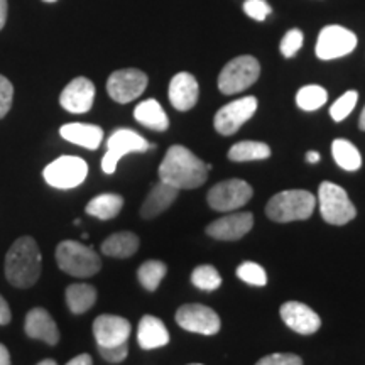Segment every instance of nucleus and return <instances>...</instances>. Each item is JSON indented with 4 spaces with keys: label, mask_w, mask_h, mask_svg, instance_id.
<instances>
[{
    "label": "nucleus",
    "mask_w": 365,
    "mask_h": 365,
    "mask_svg": "<svg viewBox=\"0 0 365 365\" xmlns=\"http://www.w3.org/2000/svg\"><path fill=\"white\" fill-rule=\"evenodd\" d=\"M56 262L61 271L75 277H91L102 269L98 254L75 240H65L58 245Z\"/></svg>",
    "instance_id": "4"
},
{
    "label": "nucleus",
    "mask_w": 365,
    "mask_h": 365,
    "mask_svg": "<svg viewBox=\"0 0 365 365\" xmlns=\"http://www.w3.org/2000/svg\"><path fill=\"white\" fill-rule=\"evenodd\" d=\"M244 12L247 14L250 19L262 22L267 19V16L272 12V9L266 0H245Z\"/></svg>",
    "instance_id": "35"
},
{
    "label": "nucleus",
    "mask_w": 365,
    "mask_h": 365,
    "mask_svg": "<svg viewBox=\"0 0 365 365\" xmlns=\"http://www.w3.org/2000/svg\"><path fill=\"white\" fill-rule=\"evenodd\" d=\"M252 195L254 190L247 181L234 178V180H225L213 186L208 191L207 202L215 212L230 213L247 205Z\"/></svg>",
    "instance_id": "8"
},
{
    "label": "nucleus",
    "mask_w": 365,
    "mask_h": 365,
    "mask_svg": "<svg viewBox=\"0 0 365 365\" xmlns=\"http://www.w3.org/2000/svg\"><path fill=\"white\" fill-rule=\"evenodd\" d=\"M200 86L191 73H178L170 83V102L176 110L188 112L198 102Z\"/></svg>",
    "instance_id": "18"
},
{
    "label": "nucleus",
    "mask_w": 365,
    "mask_h": 365,
    "mask_svg": "<svg viewBox=\"0 0 365 365\" xmlns=\"http://www.w3.org/2000/svg\"><path fill=\"white\" fill-rule=\"evenodd\" d=\"M271 156V148L257 140H242L237 143L228 150V159L235 163H247V161H261Z\"/></svg>",
    "instance_id": "27"
},
{
    "label": "nucleus",
    "mask_w": 365,
    "mask_h": 365,
    "mask_svg": "<svg viewBox=\"0 0 365 365\" xmlns=\"http://www.w3.org/2000/svg\"><path fill=\"white\" fill-rule=\"evenodd\" d=\"M328 100V93L323 86L319 85H307L303 86L296 95V103L301 110H307V112H313L322 108L323 105L327 103Z\"/></svg>",
    "instance_id": "30"
},
{
    "label": "nucleus",
    "mask_w": 365,
    "mask_h": 365,
    "mask_svg": "<svg viewBox=\"0 0 365 365\" xmlns=\"http://www.w3.org/2000/svg\"><path fill=\"white\" fill-rule=\"evenodd\" d=\"M357 100H359V93L355 90H350L341 95V97L330 107V115L333 120L335 122L345 120V118L352 113L355 105H357Z\"/></svg>",
    "instance_id": "33"
},
{
    "label": "nucleus",
    "mask_w": 365,
    "mask_h": 365,
    "mask_svg": "<svg viewBox=\"0 0 365 365\" xmlns=\"http://www.w3.org/2000/svg\"><path fill=\"white\" fill-rule=\"evenodd\" d=\"M191 282L202 291H215L222 284V276L213 266H198L191 272Z\"/></svg>",
    "instance_id": "31"
},
{
    "label": "nucleus",
    "mask_w": 365,
    "mask_h": 365,
    "mask_svg": "<svg viewBox=\"0 0 365 365\" xmlns=\"http://www.w3.org/2000/svg\"><path fill=\"white\" fill-rule=\"evenodd\" d=\"M359 127L365 132V107H364L362 113H360V118H359Z\"/></svg>",
    "instance_id": "44"
},
{
    "label": "nucleus",
    "mask_w": 365,
    "mask_h": 365,
    "mask_svg": "<svg viewBox=\"0 0 365 365\" xmlns=\"http://www.w3.org/2000/svg\"><path fill=\"white\" fill-rule=\"evenodd\" d=\"M38 365H58V364L54 362V360H51V359H46V360H43V362H39Z\"/></svg>",
    "instance_id": "45"
},
{
    "label": "nucleus",
    "mask_w": 365,
    "mask_h": 365,
    "mask_svg": "<svg viewBox=\"0 0 365 365\" xmlns=\"http://www.w3.org/2000/svg\"><path fill=\"white\" fill-rule=\"evenodd\" d=\"M303 41H304V36L299 29L287 31V33L284 34V38H282V41H281V46H279L282 56L293 58L294 54L301 49V46H303Z\"/></svg>",
    "instance_id": "34"
},
{
    "label": "nucleus",
    "mask_w": 365,
    "mask_h": 365,
    "mask_svg": "<svg viewBox=\"0 0 365 365\" xmlns=\"http://www.w3.org/2000/svg\"><path fill=\"white\" fill-rule=\"evenodd\" d=\"M95 85L85 76L71 80L59 95V103L70 113H86L93 107Z\"/></svg>",
    "instance_id": "17"
},
{
    "label": "nucleus",
    "mask_w": 365,
    "mask_h": 365,
    "mask_svg": "<svg viewBox=\"0 0 365 365\" xmlns=\"http://www.w3.org/2000/svg\"><path fill=\"white\" fill-rule=\"evenodd\" d=\"M66 365H93V360L88 354H80L75 359H71Z\"/></svg>",
    "instance_id": "40"
},
{
    "label": "nucleus",
    "mask_w": 365,
    "mask_h": 365,
    "mask_svg": "<svg viewBox=\"0 0 365 365\" xmlns=\"http://www.w3.org/2000/svg\"><path fill=\"white\" fill-rule=\"evenodd\" d=\"M88 175V164L78 156H61L44 168L46 182L58 190H71L80 186Z\"/></svg>",
    "instance_id": "7"
},
{
    "label": "nucleus",
    "mask_w": 365,
    "mask_h": 365,
    "mask_svg": "<svg viewBox=\"0 0 365 365\" xmlns=\"http://www.w3.org/2000/svg\"><path fill=\"white\" fill-rule=\"evenodd\" d=\"M257 110V98L244 97L227 103L215 113V129L222 135H234Z\"/></svg>",
    "instance_id": "13"
},
{
    "label": "nucleus",
    "mask_w": 365,
    "mask_h": 365,
    "mask_svg": "<svg viewBox=\"0 0 365 365\" xmlns=\"http://www.w3.org/2000/svg\"><path fill=\"white\" fill-rule=\"evenodd\" d=\"M208 176V168L185 145H171L159 166V178L178 190L200 188Z\"/></svg>",
    "instance_id": "1"
},
{
    "label": "nucleus",
    "mask_w": 365,
    "mask_h": 365,
    "mask_svg": "<svg viewBox=\"0 0 365 365\" xmlns=\"http://www.w3.org/2000/svg\"><path fill=\"white\" fill-rule=\"evenodd\" d=\"M314 195L307 190H286L274 195L266 205V215L277 223L308 220L313 215Z\"/></svg>",
    "instance_id": "3"
},
{
    "label": "nucleus",
    "mask_w": 365,
    "mask_h": 365,
    "mask_svg": "<svg viewBox=\"0 0 365 365\" xmlns=\"http://www.w3.org/2000/svg\"><path fill=\"white\" fill-rule=\"evenodd\" d=\"M130 323L115 314H100L93 322V335L98 346H115L127 344L130 336Z\"/></svg>",
    "instance_id": "16"
},
{
    "label": "nucleus",
    "mask_w": 365,
    "mask_h": 365,
    "mask_svg": "<svg viewBox=\"0 0 365 365\" xmlns=\"http://www.w3.org/2000/svg\"><path fill=\"white\" fill-rule=\"evenodd\" d=\"M237 277L240 281L247 282V284L252 286H266L267 284V272L261 264H255L250 261L242 262L239 267H237Z\"/></svg>",
    "instance_id": "32"
},
{
    "label": "nucleus",
    "mask_w": 365,
    "mask_h": 365,
    "mask_svg": "<svg viewBox=\"0 0 365 365\" xmlns=\"http://www.w3.org/2000/svg\"><path fill=\"white\" fill-rule=\"evenodd\" d=\"M255 365H303V360L296 354H271L262 357Z\"/></svg>",
    "instance_id": "38"
},
{
    "label": "nucleus",
    "mask_w": 365,
    "mask_h": 365,
    "mask_svg": "<svg viewBox=\"0 0 365 365\" xmlns=\"http://www.w3.org/2000/svg\"><path fill=\"white\" fill-rule=\"evenodd\" d=\"M156 145H150L143 135L130 129H118L108 137L107 153L102 159V170L105 175H113L117 170V164L122 158L130 153H145L154 149Z\"/></svg>",
    "instance_id": "9"
},
{
    "label": "nucleus",
    "mask_w": 365,
    "mask_h": 365,
    "mask_svg": "<svg viewBox=\"0 0 365 365\" xmlns=\"http://www.w3.org/2000/svg\"><path fill=\"white\" fill-rule=\"evenodd\" d=\"M0 365H12L11 364V354H9L7 346L0 344Z\"/></svg>",
    "instance_id": "42"
},
{
    "label": "nucleus",
    "mask_w": 365,
    "mask_h": 365,
    "mask_svg": "<svg viewBox=\"0 0 365 365\" xmlns=\"http://www.w3.org/2000/svg\"><path fill=\"white\" fill-rule=\"evenodd\" d=\"M24 330L29 339L46 341L48 345H56L59 341V330L56 322L44 308H33L27 313Z\"/></svg>",
    "instance_id": "19"
},
{
    "label": "nucleus",
    "mask_w": 365,
    "mask_h": 365,
    "mask_svg": "<svg viewBox=\"0 0 365 365\" xmlns=\"http://www.w3.org/2000/svg\"><path fill=\"white\" fill-rule=\"evenodd\" d=\"M254 215L250 212H230L207 227V234L215 240H240L252 230Z\"/></svg>",
    "instance_id": "14"
},
{
    "label": "nucleus",
    "mask_w": 365,
    "mask_h": 365,
    "mask_svg": "<svg viewBox=\"0 0 365 365\" xmlns=\"http://www.w3.org/2000/svg\"><path fill=\"white\" fill-rule=\"evenodd\" d=\"M176 323L182 330L200 335H215L222 328V319L215 309L205 304H182L176 312Z\"/></svg>",
    "instance_id": "11"
},
{
    "label": "nucleus",
    "mask_w": 365,
    "mask_h": 365,
    "mask_svg": "<svg viewBox=\"0 0 365 365\" xmlns=\"http://www.w3.org/2000/svg\"><path fill=\"white\" fill-rule=\"evenodd\" d=\"M261 75V65L254 56H239L228 61L218 76V90L223 95H235L247 90Z\"/></svg>",
    "instance_id": "6"
},
{
    "label": "nucleus",
    "mask_w": 365,
    "mask_h": 365,
    "mask_svg": "<svg viewBox=\"0 0 365 365\" xmlns=\"http://www.w3.org/2000/svg\"><path fill=\"white\" fill-rule=\"evenodd\" d=\"M168 272V266L156 259L145 261L137 271V279L148 291H156Z\"/></svg>",
    "instance_id": "29"
},
{
    "label": "nucleus",
    "mask_w": 365,
    "mask_h": 365,
    "mask_svg": "<svg viewBox=\"0 0 365 365\" xmlns=\"http://www.w3.org/2000/svg\"><path fill=\"white\" fill-rule=\"evenodd\" d=\"M307 161L309 164H317L319 161V154L317 150H309V153H307Z\"/></svg>",
    "instance_id": "43"
},
{
    "label": "nucleus",
    "mask_w": 365,
    "mask_h": 365,
    "mask_svg": "<svg viewBox=\"0 0 365 365\" xmlns=\"http://www.w3.org/2000/svg\"><path fill=\"white\" fill-rule=\"evenodd\" d=\"M44 2H56V0H44Z\"/></svg>",
    "instance_id": "46"
},
{
    "label": "nucleus",
    "mask_w": 365,
    "mask_h": 365,
    "mask_svg": "<svg viewBox=\"0 0 365 365\" xmlns=\"http://www.w3.org/2000/svg\"><path fill=\"white\" fill-rule=\"evenodd\" d=\"M59 134L65 140L71 144L81 145V148L95 150L100 148L103 140L102 127L91 124H65L59 129Z\"/></svg>",
    "instance_id": "22"
},
{
    "label": "nucleus",
    "mask_w": 365,
    "mask_h": 365,
    "mask_svg": "<svg viewBox=\"0 0 365 365\" xmlns=\"http://www.w3.org/2000/svg\"><path fill=\"white\" fill-rule=\"evenodd\" d=\"M331 154L335 163L345 171H357L362 166V156H360L359 149L345 139L333 140Z\"/></svg>",
    "instance_id": "28"
},
{
    "label": "nucleus",
    "mask_w": 365,
    "mask_h": 365,
    "mask_svg": "<svg viewBox=\"0 0 365 365\" xmlns=\"http://www.w3.org/2000/svg\"><path fill=\"white\" fill-rule=\"evenodd\" d=\"M11 308H9L7 301L0 296V325H7L11 322Z\"/></svg>",
    "instance_id": "39"
},
{
    "label": "nucleus",
    "mask_w": 365,
    "mask_h": 365,
    "mask_svg": "<svg viewBox=\"0 0 365 365\" xmlns=\"http://www.w3.org/2000/svg\"><path fill=\"white\" fill-rule=\"evenodd\" d=\"M178 195H180V190L168 185V182L159 181L156 186H153L148 198L144 200L143 207H140V217L144 220H150V218L161 215L163 212H166L176 202Z\"/></svg>",
    "instance_id": "20"
},
{
    "label": "nucleus",
    "mask_w": 365,
    "mask_h": 365,
    "mask_svg": "<svg viewBox=\"0 0 365 365\" xmlns=\"http://www.w3.org/2000/svg\"><path fill=\"white\" fill-rule=\"evenodd\" d=\"M43 255L33 237H21L6 255V277L14 287H31L38 282Z\"/></svg>",
    "instance_id": "2"
},
{
    "label": "nucleus",
    "mask_w": 365,
    "mask_h": 365,
    "mask_svg": "<svg viewBox=\"0 0 365 365\" xmlns=\"http://www.w3.org/2000/svg\"><path fill=\"white\" fill-rule=\"evenodd\" d=\"M139 237L134 232H117L103 240L102 252L108 257L127 259L139 250Z\"/></svg>",
    "instance_id": "24"
},
{
    "label": "nucleus",
    "mask_w": 365,
    "mask_h": 365,
    "mask_svg": "<svg viewBox=\"0 0 365 365\" xmlns=\"http://www.w3.org/2000/svg\"><path fill=\"white\" fill-rule=\"evenodd\" d=\"M97 301V289L93 286L78 282L66 287V304L71 313L81 314L93 307Z\"/></svg>",
    "instance_id": "26"
},
{
    "label": "nucleus",
    "mask_w": 365,
    "mask_h": 365,
    "mask_svg": "<svg viewBox=\"0 0 365 365\" xmlns=\"http://www.w3.org/2000/svg\"><path fill=\"white\" fill-rule=\"evenodd\" d=\"M188 365H203V364H188Z\"/></svg>",
    "instance_id": "47"
},
{
    "label": "nucleus",
    "mask_w": 365,
    "mask_h": 365,
    "mask_svg": "<svg viewBox=\"0 0 365 365\" xmlns=\"http://www.w3.org/2000/svg\"><path fill=\"white\" fill-rule=\"evenodd\" d=\"M318 205L323 220L330 225H346L357 215V208L349 198L346 191L330 181L319 185Z\"/></svg>",
    "instance_id": "5"
},
{
    "label": "nucleus",
    "mask_w": 365,
    "mask_h": 365,
    "mask_svg": "<svg viewBox=\"0 0 365 365\" xmlns=\"http://www.w3.org/2000/svg\"><path fill=\"white\" fill-rule=\"evenodd\" d=\"M279 313L286 327L301 335H313L322 327L318 313L301 301H287L281 307Z\"/></svg>",
    "instance_id": "15"
},
{
    "label": "nucleus",
    "mask_w": 365,
    "mask_h": 365,
    "mask_svg": "<svg viewBox=\"0 0 365 365\" xmlns=\"http://www.w3.org/2000/svg\"><path fill=\"white\" fill-rule=\"evenodd\" d=\"M134 118L140 125L156 132H164L170 127V118H168L166 112L163 110L161 103L154 98L144 100V102L137 105L134 110Z\"/></svg>",
    "instance_id": "23"
},
{
    "label": "nucleus",
    "mask_w": 365,
    "mask_h": 365,
    "mask_svg": "<svg viewBox=\"0 0 365 365\" xmlns=\"http://www.w3.org/2000/svg\"><path fill=\"white\" fill-rule=\"evenodd\" d=\"M357 48V36L341 26H327L319 31L317 56L323 61L346 56Z\"/></svg>",
    "instance_id": "10"
},
{
    "label": "nucleus",
    "mask_w": 365,
    "mask_h": 365,
    "mask_svg": "<svg viewBox=\"0 0 365 365\" xmlns=\"http://www.w3.org/2000/svg\"><path fill=\"white\" fill-rule=\"evenodd\" d=\"M14 100V86L6 76L0 75V118H4L11 110Z\"/></svg>",
    "instance_id": "36"
},
{
    "label": "nucleus",
    "mask_w": 365,
    "mask_h": 365,
    "mask_svg": "<svg viewBox=\"0 0 365 365\" xmlns=\"http://www.w3.org/2000/svg\"><path fill=\"white\" fill-rule=\"evenodd\" d=\"M7 21V0H0V31L4 29Z\"/></svg>",
    "instance_id": "41"
},
{
    "label": "nucleus",
    "mask_w": 365,
    "mask_h": 365,
    "mask_svg": "<svg viewBox=\"0 0 365 365\" xmlns=\"http://www.w3.org/2000/svg\"><path fill=\"white\" fill-rule=\"evenodd\" d=\"M148 81V75L144 71L127 68V70L113 71L108 76L107 91L117 103H129L144 93Z\"/></svg>",
    "instance_id": "12"
},
{
    "label": "nucleus",
    "mask_w": 365,
    "mask_h": 365,
    "mask_svg": "<svg viewBox=\"0 0 365 365\" xmlns=\"http://www.w3.org/2000/svg\"><path fill=\"white\" fill-rule=\"evenodd\" d=\"M137 341L143 350L161 349L170 344V331L161 319L153 314H145L137 328Z\"/></svg>",
    "instance_id": "21"
},
{
    "label": "nucleus",
    "mask_w": 365,
    "mask_h": 365,
    "mask_svg": "<svg viewBox=\"0 0 365 365\" xmlns=\"http://www.w3.org/2000/svg\"><path fill=\"white\" fill-rule=\"evenodd\" d=\"M98 352L102 355V359L107 360L110 364H120L124 362L129 355V345L122 344L115 346H98Z\"/></svg>",
    "instance_id": "37"
},
{
    "label": "nucleus",
    "mask_w": 365,
    "mask_h": 365,
    "mask_svg": "<svg viewBox=\"0 0 365 365\" xmlns=\"http://www.w3.org/2000/svg\"><path fill=\"white\" fill-rule=\"evenodd\" d=\"M122 207H124V198L120 195L103 193L91 198L86 205L85 212L90 217L98 218V220H110V218H115L120 213Z\"/></svg>",
    "instance_id": "25"
}]
</instances>
